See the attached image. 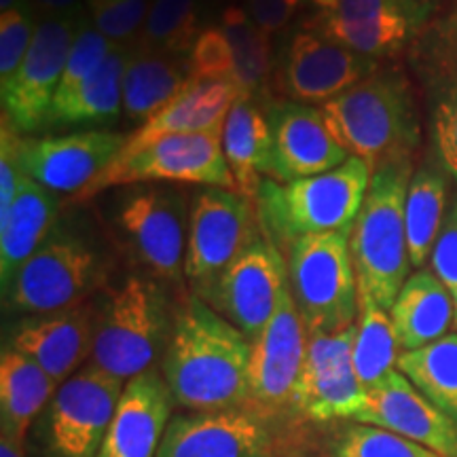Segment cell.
Masks as SVG:
<instances>
[{"mask_svg":"<svg viewBox=\"0 0 457 457\" xmlns=\"http://www.w3.org/2000/svg\"><path fill=\"white\" fill-rule=\"evenodd\" d=\"M253 343L197 295L174 313L162 370L176 407L188 413L242 409L250 403Z\"/></svg>","mask_w":457,"mask_h":457,"instance_id":"obj_1","label":"cell"},{"mask_svg":"<svg viewBox=\"0 0 457 457\" xmlns=\"http://www.w3.org/2000/svg\"><path fill=\"white\" fill-rule=\"evenodd\" d=\"M322 108L335 140L370 171L413 162L420 146V112L413 85L398 68H377Z\"/></svg>","mask_w":457,"mask_h":457,"instance_id":"obj_2","label":"cell"},{"mask_svg":"<svg viewBox=\"0 0 457 457\" xmlns=\"http://www.w3.org/2000/svg\"><path fill=\"white\" fill-rule=\"evenodd\" d=\"M373 171L362 159L350 157L327 174L279 185L262 179L254 208L262 236L278 248L320 233H345L356 225Z\"/></svg>","mask_w":457,"mask_h":457,"instance_id":"obj_3","label":"cell"},{"mask_svg":"<svg viewBox=\"0 0 457 457\" xmlns=\"http://www.w3.org/2000/svg\"><path fill=\"white\" fill-rule=\"evenodd\" d=\"M163 286L155 278L128 276L96 301L91 364L128 384L163 362L174 328Z\"/></svg>","mask_w":457,"mask_h":457,"instance_id":"obj_4","label":"cell"},{"mask_svg":"<svg viewBox=\"0 0 457 457\" xmlns=\"http://www.w3.org/2000/svg\"><path fill=\"white\" fill-rule=\"evenodd\" d=\"M413 179V162L377 170L350 233V253L360 295L386 312L409 279L411 259L404 227V202Z\"/></svg>","mask_w":457,"mask_h":457,"instance_id":"obj_5","label":"cell"},{"mask_svg":"<svg viewBox=\"0 0 457 457\" xmlns=\"http://www.w3.org/2000/svg\"><path fill=\"white\" fill-rule=\"evenodd\" d=\"M288 284L307 335H333L358 320L360 290L350 236L320 233L286 248Z\"/></svg>","mask_w":457,"mask_h":457,"instance_id":"obj_6","label":"cell"},{"mask_svg":"<svg viewBox=\"0 0 457 457\" xmlns=\"http://www.w3.org/2000/svg\"><path fill=\"white\" fill-rule=\"evenodd\" d=\"M112 233L155 279L179 284L185 273L188 212L180 191L155 185L121 187L112 199Z\"/></svg>","mask_w":457,"mask_h":457,"instance_id":"obj_7","label":"cell"},{"mask_svg":"<svg viewBox=\"0 0 457 457\" xmlns=\"http://www.w3.org/2000/svg\"><path fill=\"white\" fill-rule=\"evenodd\" d=\"M100 273L94 244L81 233L55 227L3 293L4 307L21 316L68 310L89 299Z\"/></svg>","mask_w":457,"mask_h":457,"instance_id":"obj_8","label":"cell"},{"mask_svg":"<svg viewBox=\"0 0 457 457\" xmlns=\"http://www.w3.org/2000/svg\"><path fill=\"white\" fill-rule=\"evenodd\" d=\"M159 180L220 187L233 191L231 171L222 153L220 131L165 136L138 151L119 153V157L98 179L77 193L72 202L85 204L111 188L148 185Z\"/></svg>","mask_w":457,"mask_h":457,"instance_id":"obj_9","label":"cell"},{"mask_svg":"<svg viewBox=\"0 0 457 457\" xmlns=\"http://www.w3.org/2000/svg\"><path fill=\"white\" fill-rule=\"evenodd\" d=\"M261 236L254 202L220 187H204L188 208L185 276L204 295L216 278Z\"/></svg>","mask_w":457,"mask_h":457,"instance_id":"obj_10","label":"cell"},{"mask_svg":"<svg viewBox=\"0 0 457 457\" xmlns=\"http://www.w3.org/2000/svg\"><path fill=\"white\" fill-rule=\"evenodd\" d=\"M438 4L441 0H335L333 9L305 28L381 62L413 47Z\"/></svg>","mask_w":457,"mask_h":457,"instance_id":"obj_11","label":"cell"},{"mask_svg":"<svg viewBox=\"0 0 457 457\" xmlns=\"http://www.w3.org/2000/svg\"><path fill=\"white\" fill-rule=\"evenodd\" d=\"M81 13L38 20L32 45L3 94V121L17 134L47 129Z\"/></svg>","mask_w":457,"mask_h":457,"instance_id":"obj_12","label":"cell"},{"mask_svg":"<svg viewBox=\"0 0 457 457\" xmlns=\"http://www.w3.org/2000/svg\"><path fill=\"white\" fill-rule=\"evenodd\" d=\"M286 284L288 265L278 245L261 233L216 282L197 296L253 343L276 313Z\"/></svg>","mask_w":457,"mask_h":457,"instance_id":"obj_13","label":"cell"},{"mask_svg":"<svg viewBox=\"0 0 457 457\" xmlns=\"http://www.w3.org/2000/svg\"><path fill=\"white\" fill-rule=\"evenodd\" d=\"M125 381L87 362L57 387L49 409V445L55 457H98Z\"/></svg>","mask_w":457,"mask_h":457,"instance_id":"obj_14","label":"cell"},{"mask_svg":"<svg viewBox=\"0 0 457 457\" xmlns=\"http://www.w3.org/2000/svg\"><path fill=\"white\" fill-rule=\"evenodd\" d=\"M409 60L430 106L445 168L457 176V0H441Z\"/></svg>","mask_w":457,"mask_h":457,"instance_id":"obj_15","label":"cell"},{"mask_svg":"<svg viewBox=\"0 0 457 457\" xmlns=\"http://www.w3.org/2000/svg\"><path fill=\"white\" fill-rule=\"evenodd\" d=\"M270 151L262 179L279 185L312 179L339 168L350 159L330 134L322 108L279 100L267 106Z\"/></svg>","mask_w":457,"mask_h":457,"instance_id":"obj_16","label":"cell"},{"mask_svg":"<svg viewBox=\"0 0 457 457\" xmlns=\"http://www.w3.org/2000/svg\"><path fill=\"white\" fill-rule=\"evenodd\" d=\"M356 324L333 335H307L305 362L296 381L290 413L310 421H350L364 400L353 369Z\"/></svg>","mask_w":457,"mask_h":457,"instance_id":"obj_17","label":"cell"},{"mask_svg":"<svg viewBox=\"0 0 457 457\" xmlns=\"http://www.w3.org/2000/svg\"><path fill=\"white\" fill-rule=\"evenodd\" d=\"M307 352V328L296 310L290 284L265 330L253 341L250 353V403L267 420L290 411Z\"/></svg>","mask_w":457,"mask_h":457,"instance_id":"obj_18","label":"cell"},{"mask_svg":"<svg viewBox=\"0 0 457 457\" xmlns=\"http://www.w3.org/2000/svg\"><path fill=\"white\" fill-rule=\"evenodd\" d=\"M128 134L106 129H85L66 136L17 140L21 171L55 195H77L111 165Z\"/></svg>","mask_w":457,"mask_h":457,"instance_id":"obj_19","label":"cell"},{"mask_svg":"<svg viewBox=\"0 0 457 457\" xmlns=\"http://www.w3.org/2000/svg\"><path fill=\"white\" fill-rule=\"evenodd\" d=\"M157 457H278L271 420L254 409L171 415Z\"/></svg>","mask_w":457,"mask_h":457,"instance_id":"obj_20","label":"cell"},{"mask_svg":"<svg viewBox=\"0 0 457 457\" xmlns=\"http://www.w3.org/2000/svg\"><path fill=\"white\" fill-rule=\"evenodd\" d=\"M379 66L377 60L360 55L305 28L290 38L279 85L288 100L327 104L373 74Z\"/></svg>","mask_w":457,"mask_h":457,"instance_id":"obj_21","label":"cell"},{"mask_svg":"<svg viewBox=\"0 0 457 457\" xmlns=\"http://www.w3.org/2000/svg\"><path fill=\"white\" fill-rule=\"evenodd\" d=\"M350 421L394 432L441 457H457V424L434 407L398 369L367 390Z\"/></svg>","mask_w":457,"mask_h":457,"instance_id":"obj_22","label":"cell"},{"mask_svg":"<svg viewBox=\"0 0 457 457\" xmlns=\"http://www.w3.org/2000/svg\"><path fill=\"white\" fill-rule=\"evenodd\" d=\"M94 337L96 301L87 299L68 310L20 320L9 347L34 360L62 386L91 360Z\"/></svg>","mask_w":457,"mask_h":457,"instance_id":"obj_23","label":"cell"},{"mask_svg":"<svg viewBox=\"0 0 457 457\" xmlns=\"http://www.w3.org/2000/svg\"><path fill=\"white\" fill-rule=\"evenodd\" d=\"M174 398L157 369L125 384L98 457H157Z\"/></svg>","mask_w":457,"mask_h":457,"instance_id":"obj_24","label":"cell"},{"mask_svg":"<svg viewBox=\"0 0 457 457\" xmlns=\"http://www.w3.org/2000/svg\"><path fill=\"white\" fill-rule=\"evenodd\" d=\"M239 100V89L233 83L188 81L185 89L165 104L151 121L140 125L128 138L121 153L138 151L165 136L205 134L225 129L233 104Z\"/></svg>","mask_w":457,"mask_h":457,"instance_id":"obj_25","label":"cell"},{"mask_svg":"<svg viewBox=\"0 0 457 457\" xmlns=\"http://www.w3.org/2000/svg\"><path fill=\"white\" fill-rule=\"evenodd\" d=\"M390 318L400 352L420 350L443 339L453 328V295L432 270H417L398 293Z\"/></svg>","mask_w":457,"mask_h":457,"instance_id":"obj_26","label":"cell"},{"mask_svg":"<svg viewBox=\"0 0 457 457\" xmlns=\"http://www.w3.org/2000/svg\"><path fill=\"white\" fill-rule=\"evenodd\" d=\"M60 202L55 193L37 185L24 174L20 180L15 204L4 225H0V282L3 293L17 271L41 248L55 228Z\"/></svg>","mask_w":457,"mask_h":457,"instance_id":"obj_27","label":"cell"},{"mask_svg":"<svg viewBox=\"0 0 457 457\" xmlns=\"http://www.w3.org/2000/svg\"><path fill=\"white\" fill-rule=\"evenodd\" d=\"M129 47L117 45L66 98L54 102L47 129L106 128L123 114V74Z\"/></svg>","mask_w":457,"mask_h":457,"instance_id":"obj_28","label":"cell"},{"mask_svg":"<svg viewBox=\"0 0 457 457\" xmlns=\"http://www.w3.org/2000/svg\"><path fill=\"white\" fill-rule=\"evenodd\" d=\"M191 81L188 57L129 47L123 74V117L145 125Z\"/></svg>","mask_w":457,"mask_h":457,"instance_id":"obj_29","label":"cell"},{"mask_svg":"<svg viewBox=\"0 0 457 457\" xmlns=\"http://www.w3.org/2000/svg\"><path fill=\"white\" fill-rule=\"evenodd\" d=\"M60 384L43 367L13 347L0 358V420L3 434L24 443L34 417L54 400Z\"/></svg>","mask_w":457,"mask_h":457,"instance_id":"obj_30","label":"cell"},{"mask_svg":"<svg viewBox=\"0 0 457 457\" xmlns=\"http://www.w3.org/2000/svg\"><path fill=\"white\" fill-rule=\"evenodd\" d=\"M267 151H270V125L265 111L254 100L239 98L228 111L222 129V153L233 179V191L254 202L262 182Z\"/></svg>","mask_w":457,"mask_h":457,"instance_id":"obj_31","label":"cell"},{"mask_svg":"<svg viewBox=\"0 0 457 457\" xmlns=\"http://www.w3.org/2000/svg\"><path fill=\"white\" fill-rule=\"evenodd\" d=\"M445 202H447V182L441 171L424 165L413 171L409 182L407 202H404V227L411 267L424 270L436 244L438 233L445 225Z\"/></svg>","mask_w":457,"mask_h":457,"instance_id":"obj_32","label":"cell"},{"mask_svg":"<svg viewBox=\"0 0 457 457\" xmlns=\"http://www.w3.org/2000/svg\"><path fill=\"white\" fill-rule=\"evenodd\" d=\"M396 369L457 424V333L420 350L403 352Z\"/></svg>","mask_w":457,"mask_h":457,"instance_id":"obj_33","label":"cell"},{"mask_svg":"<svg viewBox=\"0 0 457 457\" xmlns=\"http://www.w3.org/2000/svg\"><path fill=\"white\" fill-rule=\"evenodd\" d=\"M400 345L390 312L379 307L367 295H360L353 369L364 390H370L398 367Z\"/></svg>","mask_w":457,"mask_h":457,"instance_id":"obj_34","label":"cell"},{"mask_svg":"<svg viewBox=\"0 0 457 457\" xmlns=\"http://www.w3.org/2000/svg\"><path fill=\"white\" fill-rule=\"evenodd\" d=\"M220 28L236 60L239 98L254 100L271 71V37L254 24L245 9L236 4L222 11Z\"/></svg>","mask_w":457,"mask_h":457,"instance_id":"obj_35","label":"cell"},{"mask_svg":"<svg viewBox=\"0 0 457 457\" xmlns=\"http://www.w3.org/2000/svg\"><path fill=\"white\" fill-rule=\"evenodd\" d=\"M202 32L197 0H151L134 47L151 54L188 57Z\"/></svg>","mask_w":457,"mask_h":457,"instance_id":"obj_36","label":"cell"},{"mask_svg":"<svg viewBox=\"0 0 457 457\" xmlns=\"http://www.w3.org/2000/svg\"><path fill=\"white\" fill-rule=\"evenodd\" d=\"M328 457H441L409 438L367 424H343L330 441Z\"/></svg>","mask_w":457,"mask_h":457,"instance_id":"obj_37","label":"cell"},{"mask_svg":"<svg viewBox=\"0 0 457 457\" xmlns=\"http://www.w3.org/2000/svg\"><path fill=\"white\" fill-rule=\"evenodd\" d=\"M114 47H117V45H114L111 38H106L104 34L94 26V21L89 20L87 11H83L81 21H79L77 28V37H74L71 54H68L64 74H62L55 102L66 98L71 91L77 89L79 85H81L85 79L106 60L108 54H111Z\"/></svg>","mask_w":457,"mask_h":457,"instance_id":"obj_38","label":"cell"},{"mask_svg":"<svg viewBox=\"0 0 457 457\" xmlns=\"http://www.w3.org/2000/svg\"><path fill=\"white\" fill-rule=\"evenodd\" d=\"M151 0H85L94 26L114 45L134 47L145 26Z\"/></svg>","mask_w":457,"mask_h":457,"instance_id":"obj_39","label":"cell"},{"mask_svg":"<svg viewBox=\"0 0 457 457\" xmlns=\"http://www.w3.org/2000/svg\"><path fill=\"white\" fill-rule=\"evenodd\" d=\"M38 20L26 0L0 11V89L7 87L30 49Z\"/></svg>","mask_w":457,"mask_h":457,"instance_id":"obj_40","label":"cell"},{"mask_svg":"<svg viewBox=\"0 0 457 457\" xmlns=\"http://www.w3.org/2000/svg\"><path fill=\"white\" fill-rule=\"evenodd\" d=\"M191 81L233 83L236 85V60L222 28H205L188 55ZM237 87V85H236Z\"/></svg>","mask_w":457,"mask_h":457,"instance_id":"obj_41","label":"cell"},{"mask_svg":"<svg viewBox=\"0 0 457 457\" xmlns=\"http://www.w3.org/2000/svg\"><path fill=\"white\" fill-rule=\"evenodd\" d=\"M430 270L451 293L457 290V205L445 219V225L438 233L430 254Z\"/></svg>","mask_w":457,"mask_h":457,"instance_id":"obj_42","label":"cell"},{"mask_svg":"<svg viewBox=\"0 0 457 457\" xmlns=\"http://www.w3.org/2000/svg\"><path fill=\"white\" fill-rule=\"evenodd\" d=\"M301 0H245V13L270 37L284 30L293 20Z\"/></svg>","mask_w":457,"mask_h":457,"instance_id":"obj_43","label":"cell"},{"mask_svg":"<svg viewBox=\"0 0 457 457\" xmlns=\"http://www.w3.org/2000/svg\"><path fill=\"white\" fill-rule=\"evenodd\" d=\"M37 17H62L85 11V0H26Z\"/></svg>","mask_w":457,"mask_h":457,"instance_id":"obj_44","label":"cell"},{"mask_svg":"<svg viewBox=\"0 0 457 457\" xmlns=\"http://www.w3.org/2000/svg\"><path fill=\"white\" fill-rule=\"evenodd\" d=\"M0 457H24V443L15 441L7 434H0Z\"/></svg>","mask_w":457,"mask_h":457,"instance_id":"obj_45","label":"cell"},{"mask_svg":"<svg viewBox=\"0 0 457 457\" xmlns=\"http://www.w3.org/2000/svg\"><path fill=\"white\" fill-rule=\"evenodd\" d=\"M307 3L313 4L318 9V13H324V11H330L335 7V0H307Z\"/></svg>","mask_w":457,"mask_h":457,"instance_id":"obj_46","label":"cell"},{"mask_svg":"<svg viewBox=\"0 0 457 457\" xmlns=\"http://www.w3.org/2000/svg\"><path fill=\"white\" fill-rule=\"evenodd\" d=\"M21 0H0V11H9V9H13V7H17V4H20Z\"/></svg>","mask_w":457,"mask_h":457,"instance_id":"obj_47","label":"cell"},{"mask_svg":"<svg viewBox=\"0 0 457 457\" xmlns=\"http://www.w3.org/2000/svg\"><path fill=\"white\" fill-rule=\"evenodd\" d=\"M451 295H453V303H455V320H453V330H455V333H457V290H453V293H451Z\"/></svg>","mask_w":457,"mask_h":457,"instance_id":"obj_48","label":"cell"},{"mask_svg":"<svg viewBox=\"0 0 457 457\" xmlns=\"http://www.w3.org/2000/svg\"><path fill=\"white\" fill-rule=\"evenodd\" d=\"M278 457H295V455H278Z\"/></svg>","mask_w":457,"mask_h":457,"instance_id":"obj_49","label":"cell"}]
</instances>
